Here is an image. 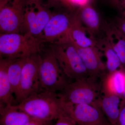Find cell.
Listing matches in <instances>:
<instances>
[{
    "label": "cell",
    "mask_w": 125,
    "mask_h": 125,
    "mask_svg": "<svg viewBox=\"0 0 125 125\" xmlns=\"http://www.w3.org/2000/svg\"><path fill=\"white\" fill-rule=\"evenodd\" d=\"M15 105L32 118L47 123L56 120L64 112L58 93L49 91L34 94Z\"/></svg>",
    "instance_id": "1"
},
{
    "label": "cell",
    "mask_w": 125,
    "mask_h": 125,
    "mask_svg": "<svg viewBox=\"0 0 125 125\" xmlns=\"http://www.w3.org/2000/svg\"><path fill=\"white\" fill-rule=\"evenodd\" d=\"M43 42L29 34L0 33V58L14 60L40 53Z\"/></svg>",
    "instance_id": "2"
},
{
    "label": "cell",
    "mask_w": 125,
    "mask_h": 125,
    "mask_svg": "<svg viewBox=\"0 0 125 125\" xmlns=\"http://www.w3.org/2000/svg\"><path fill=\"white\" fill-rule=\"evenodd\" d=\"M102 88L101 80L88 76L70 82L58 93L64 103L92 104L98 102Z\"/></svg>",
    "instance_id": "3"
},
{
    "label": "cell",
    "mask_w": 125,
    "mask_h": 125,
    "mask_svg": "<svg viewBox=\"0 0 125 125\" xmlns=\"http://www.w3.org/2000/svg\"><path fill=\"white\" fill-rule=\"evenodd\" d=\"M51 46L61 69L69 80L89 76L76 48L68 38Z\"/></svg>",
    "instance_id": "4"
},
{
    "label": "cell",
    "mask_w": 125,
    "mask_h": 125,
    "mask_svg": "<svg viewBox=\"0 0 125 125\" xmlns=\"http://www.w3.org/2000/svg\"><path fill=\"white\" fill-rule=\"evenodd\" d=\"M41 57L39 67L41 92H60L70 82L61 69L52 46Z\"/></svg>",
    "instance_id": "5"
},
{
    "label": "cell",
    "mask_w": 125,
    "mask_h": 125,
    "mask_svg": "<svg viewBox=\"0 0 125 125\" xmlns=\"http://www.w3.org/2000/svg\"><path fill=\"white\" fill-rule=\"evenodd\" d=\"M27 1L0 0V33H21Z\"/></svg>",
    "instance_id": "6"
},
{
    "label": "cell",
    "mask_w": 125,
    "mask_h": 125,
    "mask_svg": "<svg viewBox=\"0 0 125 125\" xmlns=\"http://www.w3.org/2000/svg\"><path fill=\"white\" fill-rule=\"evenodd\" d=\"M41 58L40 53H36L28 57L25 62L19 88L15 97L18 104L32 94L41 92L39 78Z\"/></svg>",
    "instance_id": "7"
},
{
    "label": "cell",
    "mask_w": 125,
    "mask_h": 125,
    "mask_svg": "<svg viewBox=\"0 0 125 125\" xmlns=\"http://www.w3.org/2000/svg\"><path fill=\"white\" fill-rule=\"evenodd\" d=\"M64 111L78 125H111L98 103L71 104L63 102Z\"/></svg>",
    "instance_id": "8"
},
{
    "label": "cell",
    "mask_w": 125,
    "mask_h": 125,
    "mask_svg": "<svg viewBox=\"0 0 125 125\" xmlns=\"http://www.w3.org/2000/svg\"><path fill=\"white\" fill-rule=\"evenodd\" d=\"M73 15L58 12L51 17L40 35L43 42L55 44L67 39Z\"/></svg>",
    "instance_id": "9"
},
{
    "label": "cell",
    "mask_w": 125,
    "mask_h": 125,
    "mask_svg": "<svg viewBox=\"0 0 125 125\" xmlns=\"http://www.w3.org/2000/svg\"><path fill=\"white\" fill-rule=\"evenodd\" d=\"M74 46L85 66L88 76L101 80L107 73L105 63L103 60L102 52L96 46L86 48Z\"/></svg>",
    "instance_id": "10"
},
{
    "label": "cell",
    "mask_w": 125,
    "mask_h": 125,
    "mask_svg": "<svg viewBox=\"0 0 125 125\" xmlns=\"http://www.w3.org/2000/svg\"><path fill=\"white\" fill-rule=\"evenodd\" d=\"M67 38L74 45L80 48L96 46V36L81 24L75 14L73 15Z\"/></svg>",
    "instance_id": "11"
},
{
    "label": "cell",
    "mask_w": 125,
    "mask_h": 125,
    "mask_svg": "<svg viewBox=\"0 0 125 125\" xmlns=\"http://www.w3.org/2000/svg\"><path fill=\"white\" fill-rule=\"evenodd\" d=\"M121 102L120 96L107 92H102L98 104L111 125H117Z\"/></svg>",
    "instance_id": "12"
},
{
    "label": "cell",
    "mask_w": 125,
    "mask_h": 125,
    "mask_svg": "<svg viewBox=\"0 0 125 125\" xmlns=\"http://www.w3.org/2000/svg\"><path fill=\"white\" fill-rule=\"evenodd\" d=\"M13 60L1 58L0 60V105H15L14 103L16 102L7 74L8 67Z\"/></svg>",
    "instance_id": "13"
},
{
    "label": "cell",
    "mask_w": 125,
    "mask_h": 125,
    "mask_svg": "<svg viewBox=\"0 0 125 125\" xmlns=\"http://www.w3.org/2000/svg\"><path fill=\"white\" fill-rule=\"evenodd\" d=\"M75 14L81 24L94 36L99 33L101 28V18L90 4L79 7Z\"/></svg>",
    "instance_id": "14"
},
{
    "label": "cell",
    "mask_w": 125,
    "mask_h": 125,
    "mask_svg": "<svg viewBox=\"0 0 125 125\" xmlns=\"http://www.w3.org/2000/svg\"><path fill=\"white\" fill-rule=\"evenodd\" d=\"M33 120L15 105H0V125H26Z\"/></svg>",
    "instance_id": "15"
},
{
    "label": "cell",
    "mask_w": 125,
    "mask_h": 125,
    "mask_svg": "<svg viewBox=\"0 0 125 125\" xmlns=\"http://www.w3.org/2000/svg\"><path fill=\"white\" fill-rule=\"evenodd\" d=\"M96 46L106 58L105 63L107 73L120 70L125 71L117 54L105 35L103 37L97 39Z\"/></svg>",
    "instance_id": "16"
},
{
    "label": "cell",
    "mask_w": 125,
    "mask_h": 125,
    "mask_svg": "<svg viewBox=\"0 0 125 125\" xmlns=\"http://www.w3.org/2000/svg\"><path fill=\"white\" fill-rule=\"evenodd\" d=\"M102 92L121 96L125 92V71L120 70L107 73L101 79Z\"/></svg>",
    "instance_id": "17"
},
{
    "label": "cell",
    "mask_w": 125,
    "mask_h": 125,
    "mask_svg": "<svg viewBox=\"0 0 125 125\" xmlns=\"http://www.w3.org/2000/svg\"><path fill=\"white\" fill-rule=\"evenodd\" d=\"M105 36L117 54L125 71V36L113 23L104 27Z\"/></svg>",
    "instance_id": "18"
},
{
    "label": "cell",
    "mask_w": 125,
    "mask_h": 125,
    "mask_svg": "<svg viewBox=\"0 0 125 125\" xmlns=\"http://www.w3.org/2000/svg\"><path fill=\"white\" fill-rule=\"evenodd\" d=\"M28 57H22L13 60L8 67V78L15 98L19 88L23 66Z\"/></svg>",
    "instance_id": "19"
},
{
    "label": "cell",
    "mask_w": 125,
    "mask_h": 125,
    "mask_svg": "<svg viewBox=\"0 0 125 125\" xmlns=\"http://www.w3.org/2000/svg\"><path fill=\"white\" fill-rule=\"evenodd\" d=\"M34 2L37 15V28L40 38L42 32L51 17L52 14L42 6L37 0H34Z\"/></svg>",
    "instance_id": "20"
},
{
    "label": "cell",
    "mask_w": 125,
    "mask_h": 125,
    "mask_svg": "<svg viewBox=\"0 0 125 125\" xmlns=\"http://www.w3.org/2000/svg\"><path fill=\"white\" fill-rule=\"evenodd\" d=\"M54 125H78L74 121L64 112L56 120Z\"/></svg>",
    "instance_id": "21"
},
{
    "label": "cell",
    "mask_w": 125,
    "mask_h": 125,
    "mask_svg": "<svg viewBox=\"0 0 125 125\" xmlns=\"http://www.w3.org/2000/svg\"><path fill=\"white\" fill-rule=\"evenodd\" d=\"M113 23L125 36V18L122 16L117 17Z\"/></svg>",
    "instance_id": "22"
},
{
    "label": "cell",
    "mask_w": 125,
    "mask_h": 125,
    "mask_svg": "<svg viewBox=\"0 0 125 125\" xmlns=\"http://www.w3.org/2000/svg\"><path fill=\"white\" fill-rule=\"evenodd\" d=\"M117 125H125V103H121L120 113Z\"/></svg>",
    "instance_id": "23"
},
{
    "label": "cell",
    "mask_w": 125,
    "mask_h": 125,
    "mask_svg": "<svg viewBox=\"0 0 125 125\" xmlns=\"http://www.w3.org/2000/svg\"><path fill=\"white\" fill-rule=\"evenodd\" d=\"M116 8L121 13L125 10V0H110Z\"/></svg>",
    "instance_id": "24"
},
{
    "label": "cell",
    "mask_w": 125,
    "mask_h": 125,
    "mask_svg": "<svg viewBox=\"0 0 125 125\" xmlns=\"http://www.w3.org/2000/svg\"><path fill=\"white\" fill-rule=\"evenodd\" d=\"M47 123L36 120H33L26 125H46Z\"/></svg>",
    "instance_id": "25"
},
{
    "label": "cell",
    "mask_w": 125,
    "mask_h": 125,
    "mask_svg": "<svg viewBox=\"0 0 125 125\" xmlns=\"http://www.w3.org/2000/svg\"><path fill=\"white\" fill-rule=\"evenodd\" d=\"M121 103H125V92L122 94V96H121Z\"/></svg>",
    "instance_id": "26"
},
{
    "label": "cell",
    "mask_w": 125,
    "mask_h": 125,
    "mask_svg": "<svg viewBox=\"0 0 125 125\" xmlns=\"http://www.w3.org/2000/svg\"><path fill=\"white\" fill-rule=\"evenodd\" d=\"M122 17L125 18V10H124L123 11L121 12Z\"/></svg>",
    "instance_id": "27"
}]
</instances>
